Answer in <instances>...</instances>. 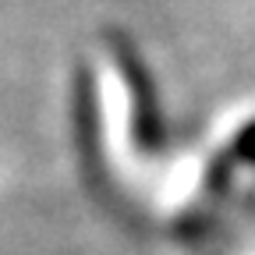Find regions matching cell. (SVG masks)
Segmentation results:
<instances>
[{"label": "cell", "instance_id": "cell-1", "mask_svg": "<svg viewBox=\"0 0 255 255\" xmlns=\"http://www.w3.org/2000/svg\"><path fill=\"white\" fill-rule=\"evenodd\" d=\"M231 152H234V159H241V163H255V121H248L234 135Z\"/></svg>", "mask_w": 255, "mask_h": 255}]
</instances>
